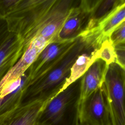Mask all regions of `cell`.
Here are the masks:
<instances>
[{"label":"cell","instance_id":"obj_12","mask_svg":"<svg viewBox=\"0 0 125 125\" xmlns=\"http://www.w3.org/2000/svg\"><path fill=\"white\" fill-rule=\"evenodd\" d=\"M125 3V0H94L84 32L97 30Z\"/></svg>","mask_w":125,"mask_h":125},{"label":"cell","instance_id":"obj_14","mask_svg":"<svg viewBox=\"0 0 125 125\" xmlns=\"http://www.w3.org/2000/svg\"><path fill=\"white\" fill-rule=\"evenodd\" d=\"M125 20V3L121 6L102 25L98 31L103 38H108L112 32Z\"/></svg>","mask_w":125,"mask_h":125},{"label":"cell","instance_id":"obj_3","mask_svg":"<svg viewBox=\"0 0 125 125\" xmlns=\"http://www.w3.org/2000/svg\"><path fill=\"white\" fill-rule=\"evenodd\" d=\"M82 77L51 100L41 115L43 125H58L67 114L77 110L80 94Z\"/></svg>","mask_w":125,"mask_h":125},{"label":"cell","instance_id":"obj_4","mask_svg":"<svg viewBox=\"0 0 125 125\" xmlns=\"http://www.w3.org/2000/svg\"><path fill=\"white\" fill-rule=\"evenodd\" d=\"M75 118L85 125H112L104 83L82 103L77 105Z\"/></svg>","mask_w":125,"mask_h":125},{"label":"cell","instance_id":"obj_7","mask_svg":"<svg viewBox=\"0 0 125 125\" xmlns=\"http://www.w3.org/2000/svg\"><path fill=\"white\" fill-rule=\"evenodd\" d=\"M77 38L54 42L47 44L27 69L30 81L38 78L55 66L71 47Z\"/></svg>","mask_w":125,"mask_h":125},{"label":"cell","instance_id":"obj_18","mask_svg":"<svg viewBox=\"0 0 125 125\" xmlns=\"http://www.w3.org/2000/svg\"><path fill=\"white\" fill-rule=\"evenodd\" d=\"M114 45L116 55V62L125 71V42Z\"/></svg>","mask_w":125,"mask_h":125},{"label":"cell","instance_id":"obj_6","mask_svg":"<svg viewBox=\"0 0 125 125\" xmlns=\"http://www.w3.org/2000/svg\"><path fill=\"white\" fill-rule=\"evenodd\" d=\"M94 0H76L57 37V41L75 39L86 30Z\"/></svg>","mask_w":125,"mask_h":125},{"label":"cell","instance_id":"obj_15","mask_svg":"<svg viewBox=\"0 0 125 125\" xmlns=\"http://www.w3.org/2000/svg\"><path fill=\"white\" fill-rule=\"evenodd\" d=\"M96 59H101L104 61L107 65L116 62V55L114 45L109 38L105 39L95 52Z\"/></svg>","mask_w":125,"mask_h":125},{"label":"cell","instance_id":"obj_16","mask_svg":"<svg viewBox=\"0 0 125 125\" xmlns=\"http://www.w3.org/2000/svg\"><path fill=\"white\" fill-rule=\"evenodd\" d=\"M109 39L113 45L125 42V20L112 32Z\"/></svg>","mask_w":125,"mask_h":125},{"label":"cell","instance_id":"obj_10","mask_svg":"<svg viewBox=\"0 0 125 125\" xmlns=\"http://www.w3.org/2000/svg\"><path fill=\"white\" fill-rule=\"evenodd\" d=\"M108 65L101 59H96L82 77L78 105L82 103L104 83Z\"/></svg>","mask_w":125,"mask_h":125},{"label":"cell","instance_id":"obj_9","mask_svg":"<svg viewBox=\"0 0 125 125\" xmlns=\"http://www.w3.org/2000/svg\"><path fill=\"white\" fill-rule=\"evenodd\" d=\"M49 102L37 101L22 104L0 116V125H43L40 117Z\"/></svg>","mask_w":125,"mask_h":125},{"label":"cell","instance_id":"obj_11","mask_svg":"<svg viewBox=\"0 0 125 125\" xmlns=\"http://www.w3.org/2000/svg\"><path fill=\"white\" fill-rule=\"evenodd\" d=\"M22 41L13 33L0 49V82L26 51Z\"/></svg>","mask_w":125,"mask_h":125},{"label":"cell","instance_id":"obj_2","mask_svg":"<svg viewBox=\"0 0 125 125\" xmlns=\"http://www.w3.org/2000/svg\"><path fill=\"white\" fill-rule=\"evenodd\" d=\"M104 85L112 125H125V71L116 62L108 65Z\"/></svg>","mask_w":125,"mask_h":125},{"label":"cell","instance_id":"obj_13","mask_svg":"<svg viewBox=\"0 0 125 125\" xmlns=\"http://www.w3.org/2000/svg\"><path fill=\"white\" fill-rule=\"evenodd\" d=\"M98 48H90L81 53L77 57L71 67L69 77L60 92L65 89L69 85L83 75L90 65L96 60L95 52Z\"/></svg>","mask_w":125,"mask_h":125},{"label":"cell","instance_id":"obj_17","mask_svg":"<svg viewBox=\"0 0 125 125\" xmlns=\"http://www.w3.org/2000/svg\"><path fill=\"white\" fill-rule=\"evenodd\" d=\"M12 34L9 30L5 19L0 15V49Z\"/></svg>","mask_w":125,"mask_h":125},{"label":"cell","instance_id":"obj_19","mask_svg":"<svg viewBox=\"0 0 125 125\" xmlns=\"http://www.w3.org/2000/svg\"><path fill=\"white\" fill-rule=\"evenodd\" d=\"M18 1L19 0H0V15L4 18L13 10Z\"/></svg>","mask_w":125,"mask_h":125},{"label":"cell","instance_id":"obj_5","mask_svg":"<svg viewBox=\"0 0 125 125\" xmlns=\"http://www.w3.org/2000/svg\"><path fill=\"white\" fill-rule=\"evenodd\" d=\"M75 1V0H55L37 27L33 39L41 37L49 43L56 42L57 35Z\"/></svg>","mask_w":125,"mask_h":125},{"label":"cell","instance_id":"obj_1","mask_svg":"<svg viewBox=\"0 0 125 125\" xmlns=\"http://www.w3.org/2000/svg\"><path fill=\"white\" fill-rule=\"evenodd\" d=\"M102 42L101 35L97 31L83 33L55 66L28 83L23 91L21 105L37 101L52 100L62 88L77 57L90 48L99 47Z\"/></svg>","mask_w":125,"mask_h":125},{"label":"cell","instance_id":"obj_8","mask_svg":"<svg viewBox=\"0 0 125 125\" xmlns=\"http://www.w3.org/2000/svg\"><path fill=\"white\" fill-rule=\"evenodd\" d=\"M27 69L17 79L5 75L0 82V116L21 105L24 90L30 82Z\"/></svg>","mask_w":125,"mask_h":125},{"label":"cell","instance_id":"obj_20","mask_svg":"<svg viewBox=\"0 0 125 125\" xmlns=\"http://www.w3.org/2000/svg\"><path fill=\"white\" fill-rule=\"evenodd\" d=\"M75 122H74V125H85V124H82L81 123H80L79 121H78L77 119H76L75 118Z\"/></svg>","mask_w":125,"mask_h":125}]
</instances>
